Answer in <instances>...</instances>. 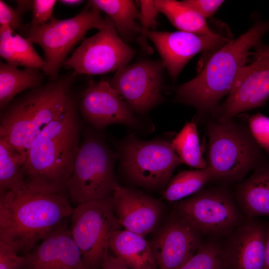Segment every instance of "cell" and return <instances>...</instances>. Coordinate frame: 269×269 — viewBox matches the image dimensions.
Returning <instances> with one entry per match:
<instances>
[{
    "mask_svg": "<svg viewBox=\"0 0 269 269\" xmlns=\"http://www.w3.org/2000/svg\"><path fill=\"white\" fill-rule=\"evenodd\" d=\"M224 2L222 0H184L181 2L206 18L212 16Z\"/></svg>",
    "mask_w": 269,
    "mask_h": 269,
    "instance_id": "cell-34",
    "label": "cell"
},
{
    "mask_svg": "<svg viewBox=\"0 0 269 269\" xmlns=\"http://www.w3.org/2000/svg\"><path fill=\"white\" fill-rule=\"evenodd\" d=\"M159 12L163 13L180 31L200 35L214 36L218 34L210 28L205 18L175 0H156Z\"/></svg>",
    "mask_w": 269,
    "mask_h": 269,
    "instance_id": "cell-25",
    "label": "cell"
},
{
    "mask_svg": "<svg viewBox=\"0 0 269 269\" xmlns=\"http://www.w3.org/2000/svg\"><path fill=\"white\" fill-rule=\"evenodd\" d=\"M16 9L22 14L26 11L31 10L33 0H15Z\"/></svg>",
    "mask_w": 269,
    "mask_h": 269,
    "instance_id": "cell-37",
    "label": "cell"
},
{
    "mask_svg": "<svg viewBox=\"0 0 269 269\" xmlns=\"http://www.w3.org/2000/svg\"><path fill=\"white\" fill-rule=\"evenodd\" d=\"M0 55L12 65L38 69L50 75L48 63L38 55L33 43L6 26L0 25Z\"/></svg>",
    "mask_w": 269,
    "mask_h": 269,
    "instance_id": "cell-22",
    "label": "cell"
},
{
    "mask_svg": "<svg viewBox=\"0 0 269 269\" xmlns=\"http://www.w3.org/2000/svg\"><path fill=\"white\" fill-rule=\"evenodd\" d=\"M79 109L82 116L96 130L121 124L138 130L142 122L109 82L91 81L82 94Z\"/></svg>",
    "mask_w": 269,
    "mask_h": 269,
    "instance_id": "cell-15",
    "label": "cell"
},
{
    "mask_svg": "<svg viewBox=\"0 0 269 269\" xmlns=\"http://www.w3.org/2000/svg\"><path fill=\"white\" fill-rule=\"evenodd\" d=\"M148 38L155 45L173 80L196 54L202 51H215L231 40L218 33L210 36L182 31H150Z\"/></svg>",
    "mask_w": 269,
    "mask_h": 269,
    "instance_id": "cell-16",
    "label": "cell"
},
{
    "mask_svg": "<svg viewBox=\"0 0 269 269\" xmlns=\"http://www.w3.org/2000/svg\"><path fill=\"white\" fill-rule=\"evenodd\" d=\"M121 173L131 185L150 191H163L175 168L182 163L171 142L141 140L133 135L119 145Z\"/></svg>",
    "mask_w": 269,
    "mask_h": 269,
    "instance_id": "cell-7",
    "label": "cell"
},
{
    "mask_svg": "<svg viewBox=\"0 0 269 269\" xmlns=\"http://www.w3.org/2000/svg\"><path fill=\"white\" fill-rule=\"evenodd\" d=\"M173 212L201 235L230 234L246 218L231 191L224 187L201 189L177 202Z\"/></svg>",
    "mask_w": 269,
    "mask_h": 269,
    "instance_id": "cell-10",
    "label": "cell"
},
{
    "mask_svg": "<svg viewBox=\"0 0 269 269\" xmlns=\"http://www.w3.org/2000/svg\"><path fill=\"white\" fill-rule=\"evenodd\" d=\"M75 105L48 125L32 141L22 166L26 180L68 194V182L80 146Z\"/></svg>",
    "mask_w": 269,
    "mask_h": 269,
    "instance_id": "cell-2",
    "label": "cell"
},
{
    "mask_svg": "<svg viewBox=\"0 0 269 269\" xmlns=\"http://www.w3.org/2000/svg\"><path fill=\"white\" fill-rule=\"evenodd\" d=\"M109 249L131 269H158L149 241L140 235L117 230L110 237Z\"/></svg>",
    "mask_w": 269,
    "mask_h": 269,
    "instance_id": "cell-21",
    "label": "cell"
},
{
    "mask_svg": "<svg viewBox=\"0 0 269 269\" xmlns=\"http://www.w3.org/2000/svg\"><path fill=\"white\" fill-rule=\"evenodd\" d=\"M34 68L19 69L8 63H0V107L5 108L17 94L42 86L44 77Z\"/></svg>",
    "mask_w": 269,
    "mask_h": 269,
    "instance_id": "cell-23",
    "label": "cell"
},
{
    "mask_svg": "<svg viewBox=\"0 0 269 269\" xmlns=\"http://www.w3.org/2000/svg\"><path fill=\"white\" fill-rule=\"evenodd\" d=\"M162 61L141 60L116 71L109 83L136 113H144L161 101Z\"/></svg>",
    "mask_w": 269,
    "mask_h": 269,
    "instance_id": "cell-13",
    "label": "cell"
},
{
    "mask_svg": "<svg viewBox=\"0 0 269 269\" xmlns=\"http://www.w3.org/2000/svg\"><path fill=\"white\" fill-rule=\"evenodd\" d=\"M172 146L182 162L196 169L207 167L204 158L196 124L186 123L171 142Z\"/></svg>",
    "mask_w": 269,
    "mask_h": 269,
    "instance_id": "cell-28",
    "label": "cell"
},
{
    "mask_svg": "<svg viewBox=\"0 0 269 269\" xmlns=\"http://www.w3.org/2000/svg\"><path fill=\"white\" fill-rule=\"evenodd\" d=\"M24 256L23 269H89L83 261L70 229L65 224Z\"/></svg>",
    "mask_w": 269,
    "mask_h": 269,
    "instance_id": "cell-19",
    "label": "cell"
},
{
    "mask_svg": "<svg viewBox=\"0 0 269 269\" xmlns=\"http://www.w3.org/2000/svg\"><path fill=\"white\" fill-rule=\"evenodd\" d=\"M152 234L149 243L158 269H180L203 242L202 235L173 211Z\"/></svg>",
    "mask_w": 269,
    "mask_h": 269,
    "instance_id": "cell-14",
    "label": "cell"
},
{
    "mask_svg": "<svg viewBox=\"0 0 269 269\" xmlns=\"http://www.w3.org/2000/svg\"><path fill=\"white\" fill-rule=\"evenodd\" d=\"M123 227L113 209V195L77 205L71 215L70 233L85 265L100 269L109 252L110 237Z\"/></svg>",
    "mask_w": 269,
    "mask_h": 269,
    "instance_id": "cell-9",
    "label": "cell"
},
{
    "mask_svg": "<svg viewBox=\"0 0 269 269\" xmlns=\"http://www.w3.org/2000/svg\"><path fill=\"white\" fill-rule=\"evenodd\" d=\"M101 11L87 5L74 17L62 20L52 17L40 25L27 23L19 28L24 37L43 49L45 60L49 67L51 81L58 79V72L69 52L85 39L87 32L91 29L100 30L104 26L105 19L101 17Z\"/></svg>",
    "mask_w": 269,
    "mask_h": 269,
    "instance_id": "cell-8",
    "label": "cell"
},
{
    "mask_svg": "<svg viewBox=\"0 0 269 269\" xmlns=\"http://www.w3.org/2000/svg\"><path fill=\"white\" fill-rule=\"evenodd\" d=\"M60 2L67 5H76L81 3L83 0H59Z\"/></svg>",
    "mask_w": 269,
    "mask_h": 269,
    "instance_id": "cell-39",
    "label": "cell"
},
{
    "mask_svg": "<svg viewBox=\"0 0 269 269\" xmlns=\"http://www.w3.org/2000/svg\"><path fill=\"white\" fill-rule=\"evenodd\" d=\"M22 23V14L13 9L3 1L0 0V24L6 26L13 31L19 28Z\"/></svg>",
    "mask_w": 269,
    "mask_h": 269,
    "instance_id": "cell-35",
    "label": "cell"
},
{
    "mask_svg": "<svg viewBox=\"0 0 269 269\" xmlns=\"http://www.w3.org/2000/svg\"><path fill=\"white\" fill-rule=\"evenodd\" d=\"M26 157L0 137V194L25 182L22 169Z\"/></svg>",
    "mask_w": 269,
    "mask_h": 269,
    "instance_id": "cell-27",
    "label": "cell"
},
{
    "mask_svg": "<svg viewBox=\"0 0 269 269\" xmlns=\"http://www.w3.org/2000/svg\"><path fill=\"white\" fill-rule=\"evenodd\" d=\"M73 75L31 90L1 114L0 137L26 156L41 132L74 105L70 90Z\"/></svg>",
    "mask_w": 269,
    "mask_h": 269,
    "instance_id": "cell-4",
    "label": "cell"
},
{
    "mask_svg": "<svg viewBox=\"0 0 269 269\" xmlns=\"http://www.w3.org/2000/svg\"><path fill=\"white\" fill-rule=\"evenodd\" d=\"M104 26L85 38L64 65L73 69V75H102L117 71L128 64L134 51L120 37L113 20L107 15Z\"/></svg>",
    "mask_w": 269,
    "mask_h": 269,
    "instance_id": "cell-11",
    "label": "cell"
},
{
    "mask_svg": "<svg viewBox=\"0 0 269 269\" xmlns=\"http://www.w3.org/2000/svg\"><path fill=\"white\" fill-rule=\"evenodd\" d=\"M55 0H34L32 2V17L29 24L32 26H38L46 23L52 17L56 2Z\"/></svg>",
    "mask_w": 269,
    "mask_h": 269,
    "instance_id": "cell-33",
    "label": "cell"
},
{
    "mask_svg": "<svg viewBox=\"0 0 269 269\" xmlns=\"http://www.w3.org/2000/svg\"><path fill=\"white\" fill-rule=\"evenodd\" d=\"M68 198L26 179L0 194V241L28 254L71 216Z\"/></svg>",
    "mask_w": 269,
    "mask_h": 269,
    "instance_id": "cell-1",
    "label": "cell"
},
{
    "mask_svg": "<svg viewBox=\"0 0 269 269\" xmlns=\"http://www.w3.org/2000/svg\"><path fill=\"white\" fill-rule=\"evenodd\" d=\"M248 128L256 142L269 154V118L254 115L249 119Z\"/></svg>",
    "mask_w": 269,
    "mask_h": 269,
    "instance_id": "cell-31",
    "label": "cell"
},
{
    "mask_svg": "<svg viewBox=\"0 0 269 269\" xmlns=\"http://www.w3.org/2000/svg\"><path fill=\"white\" fill-rule=\"evenodd\" d=\"M180 269H229L223 246L214 240L202 242Z\"/></svg>",
    "mask_w": 269,
    "mask_h": 269,
    "instance_id": "cell-29",
    "label": "cell"
},
{
    "mask_svg": "<svg viewBox=\"0 0 269 269\" xmlns=\"http://www.w3.org/2000/svg\"><path fill=\"white\" fill-rule=\"evenodd\" d=\"M211 180L212 174L208 167L184 170L170 179L166 188L162 191L161 194L168 201H177L195 194Z\"/></svg>",
    "mask_w": 269,
    "mask_h": 269,
    "instance_id": "cell-26",
    "label": "cell"
},
{
    "mask_svg": "<svg viewBox=\"0 0 269 269\" xmlns=\"http://www.w3.org/2000/svg\"><path fill=\"white\" fill-rule=\"evenodd\" d=\"M113 199L115 214L126 230L145 237L154 232L162 221V202L141 190L120 186Z\"/></svg>",
    "mask_w": 269,
    "mask_h": 269,
    "instance_id": "cell-17",
    "label": "cell"
},
{
    "mask_svg": "<svg viewBox=\"0 0 269 269\" xmlns=\"http://www.w3.org/2000/svg\"><path fill=\"white\" fill-rule=\"evenodd\" d=\"M234 197L246 217H269V164L262 163L238 183Z\"/></svg>",
    "mask_w": 269,
    "mask_h": 269,
    "instance_id": "cell-20",
    "label": "cell"
},
{
    "mask_svg": "<svg viewBox=\"0 0 269 269\" xmlns=\"http://www.w3.org/2000/svg\"><path fill=\"white\" fill-rule=\"evenodd\" d=\"M269 31V20L259 21L247 31L216 50L198 75L176 90L175 101L201 114L213 113L231 91L251 48Z\"/></svg>",
    "mask_w": 269,
    "mask_h": 269,
    "instance_id": "cell-3",
    "label": "cell"
},
{
    "mask_svg": "<svg viewBox=\"0 0 269 269\" xmlns=\"http://www.w3.org/2000/svg\"><path fill=\"white\" fill-rule=\"evenodd\" d=\"M255 47L254 60L241 69L227 99L213 113L217 120H231L263 105L269 97V46L260 41Z\"/></svg>",
    "mask_w": 269,
    "mask_h": 269,
    "instance_id": "cell-12",
    "label": "cell"
},
{
    "mask_svg": "<svg viewBox=\"0 0 269 269\" xmlns=\"http://www.w3.org/2000/svg\"><path fill=\"white\" fill-rule=\"evenodd\" d=\"M105 12L114 22L120 37L129 40L140 32V27L135 23L140 12L135 2L131 0H91L88 5Z\"/></svg>",
    "mask_w": 269,
    "mask_h": 269,
    "instance_id": "cell-24",
    "label": "cell"
},
{
    "mask_svg": "<svg viewBox=\"0 0 269 269\" xmlns=\"http://www.w3.org/2000/svg\"><path fill=\"white\" fill-rule=\"evenodd\" d=\"M264 269H269V224L266 227Z\"/></svg>",
    "mask_w": 269,
    "mask_h": 269,
    "instance_id": "cell-38",
    "label": "cell"
},
{
    "mask_svg": "<svg viewBox=\"0 0 269 269\" xmlns=\"http://www.w3.org/2000/svg\"><path fill=\"white\" fill-rule=\"evenodd\" d=\"M207 129V163L212 179L239 183L262 163V148L253 138L248 127L232 119H216L209 122Z\"/></svg>",
    "mask_w": 269,
    "mask_h": 269,
    "instance_id": "cell-5",
    "label": "cell"
},
{
    "mask_svg": "<svg viewBox=\"0 0 269 269\" xmlns=\"http://www.w3.org/2000/svg\"><path fill=\"white\" fill-rule=\"evenodd\" d=\"M255 218L246 217L222 246L229 269H264L266 227Z\"/></svg>",
    "mask_w": 269,
    "mask_h": 269,
    "instance_id": "cell-18",
    "label": "cell"
},
{
    "mask_svg": "<svg viewBox=\"0 0 269 269\" xmlns=\"http://www.w3.org/2000/svg\"><path fill=\"white\" fill-rule=\"evenodd\" d=\"M18 254L10 245L0 241V269H23L25 257Z\"/></svg>",
    "mask_w": 269,
    "mask_h": 269,
    "instance_id": "cell-32",
    "label": "cell"
},
{
    "mask_svg": "<svg viewBox=\"0 0 269 269\" xmlns=\"http://www.w3.org/2000/svg\"><path fill=\"white\" fill-rule=\"evenodd\" d=\"M100 269H131L115 255L109 252L105 257Z\"/></svg>",
    "mask_w": 269,
    "mask_h": 269,
    "instance_id": "cell-36",
    "label": "cell"
},
{
    "mask_svg": "<svg viewBox=\"0 0 269 269\" xmlns=\"http://www.w3.org/2000/svg\"><path fill=\"white\" fill-rule=\"evenodd\" d=\"M118 154L102 135L87 129L76 154L68 184V195L77 205L112 196L120 186L114 166Z\"/></svg>",
    "mask_w": 269,
    "mask_h": 269,
    "instance_id": "cell-6",
    "label": "cell"
},
{
    "mask_svg": "<svg viewBox=\"0 0 269 269\" xmlns=\"http://www.w3.org/2000/svg\"><path fill=\"white\" fill-rule=\"evenodd\" d=\"M140 10L138 20L140 21V34L137 41L144 50L148 53L152 51L147 42L148 33L156 22L155 19L159 12L155 0H140Z\"/></svg>",
    "mask_w": 269,
    "mask_h": 269,
    "instance_id": "cell-30",
    "label": "cell"
}]
</instances>
